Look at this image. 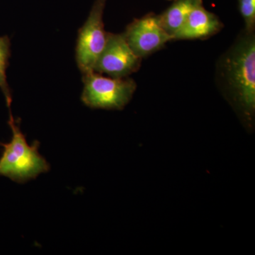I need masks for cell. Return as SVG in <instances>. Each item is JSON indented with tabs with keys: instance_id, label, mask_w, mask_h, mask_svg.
<instances>
[{
	"instance_id": "1",
	"label": "cell",
	"mask_w": 255,
	"mask_h": 255,
	"mask_svg": "<svg viewBox=\"0 0 255 255\" xmlns=\"http://www.w3.org/2000/svg\"><path fill=\"white\" fill-rule=\"evenodd\" d=\"M216 80L223 97L242 123L253 129L255 118V34L238 35L216 64Z\"/></svg>"
},
{
	"instance_id": "2",
	"label": "cell",
	"mask_w": 255,
	"mask_h": 255,
	"mask_svg": "<svg viewBox=\"0 0 255 255\" xmlns=\"http://www.w3.org/2000/svg\"><path fill=\"white\" fill-rule=\"evenodd\" d=\"M12 137L9 142L0 145L4 147L0 157V176L9 178L19 184L36 179L39 174L49 172L50 166L38 152L40 143L34 140L31 145L20 128L19 122H16L9 112L8 122Z\"/></svg>"
},
{
	"instance_id": "3",
	"label": "cell",
	"mask_w": 255,
	"mask_h": 255,
	"mask_svg": "<svg viewBox=\"0 0 255 255\" xmlns=\"http://www.w3.org/2000/svg\"><path fill=\"white\" fill-rule=\"evenodd\" d=\"M82 103L91 109L122 110L130 102L137 85L131 78H114L91 72L82 75Z\"/></svg>"
},
{
	"instance_id": "4",
	"label": "cell",
	"mask_w": 255,
	"mask_h": 255,
	"mask_svg": "<svg viewBox=\"0 0 255 255\" xmlns=\"http://www.w3.org/2000/svg\"><path fill=\"white\" fill-rule=\"evenodd\" d=\"M107 0H95L83 26L79 29L75 60L82 75L94 72L107 44L108 33L103 21Z\"/></svg>"
},
{
	"instance_id": "5",
	"label": "cell",
	"mask_w": 255,
	"mask_h": 255,
	"mask_svg": "<svg viewBox=\"0 0 255 255\" xmlns=\"http://www.w3.org/2000/svg\"><path fill=\"white\" fill-rule=\"evenodd\" d=\"M141 60L128 44L124 33H108L107 44L94 72L111 78H128L140 69Z\"/></svg>"
},
{
	"instance_id": "6",
	"label": "cell",
	"mask_w": 255,
	"mask_h": 255,
	"mask_svg": "<svg viewBox=\"0 0 255 255\" xmlns=\"http://www.w3.org/2000/svg\"><path fill=\"white\" fill-rule=\"evenodd\" d=\"M128 44L139 58H144L174 41L159 24L158 15L148 13L129 23L124 33Z\"/></svg>"
},
{
	"instance_id": "7",
	"label": "cell",
	"mask_w": 255,
	"mask_h": 255,
	"mask_svg": "<svg viewBox=\"0 0 255 255\" xmlns=\"http://www.w3.org/2000/svg\"><path fill=\"white\" fill-rule=\"evenodd\" d=\"M223 23L219 16L206 10L202 2L189 13L182 27L174 36L175 40L206 39L221 31Z\"/></svg>"
},
{
	"instance_id": "8",
	"label": "cell",
	"mask_w": 255,
	"mask_h": 255,
	"mask_svg": "<svg viewBox=\"0 0 255 255\" xmlns=\"http://www.w3.org/2000/svg\"><path fill=\"white\" fill-rule=\"evenodd\" d=\"M202 0H174L164 12L158 15L159 24L174 38L182 27L191 9Z\"/></svg>"
},
{
	"instance_id": "9",
	"label": "cell",
	"mask_w": 255,
	"mask_h": 255,
	"mask_svg": "<svg viewBox=\"0 0 255 255\" xmlns=\"http://www.w3.org/2000/svg\"><path fill=\"white\" fill-rule=\"evenodd\" d=\"M11 55V42L7 36H0V89L6 100V106L11 112L12 102L11 91L6 80V69Z\"/></svg>"
},
{
	"instance_id": "10",
	"label": "cell",
	"mask_w": 255,
	"mask_h": 255,
	"mask_svg": "<svg viewBox=\"0 0 255 255\" xmlns=\"http://www.w3.org/2000/svg\"><path fill=\"white\" fill-rule=\"evenodd\" d=\"M238 9L244 19L247 31H255V0H238Z\"/></svg>"
}]
</instances>
